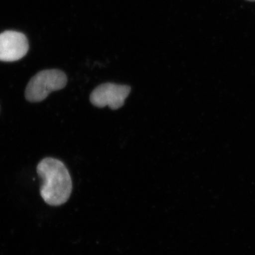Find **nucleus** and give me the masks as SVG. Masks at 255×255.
I'll return each instance as SVG.
<instances>
[{
    "mask_svg": "<svg viewBox=\"0 0 255 255\" xmlns=\"http://www.w3.org/2000/svg\"><path fill=\"white\" fill-rule=\"evenodd\" d=\"M42 180L41 195L48 205L58 206L68 201L73 190V182L66 166L58 159L46 157L37 166Z\"/></svg>",
    "mask_w": 255,
    "mask_h": 255,
    "instance_id": "obj_1",
    "label": "nucleus"
},
{
    "mask_svg": "<svg viewBox=\"0 0 255 255\" xmlns=\"http://www.w3.org/2000/svg\"><path fill=\"white\" fill-rule=\"evenodd\" d=\"M67 83V75L61 70L57 69L42 70L28 82L25 97L30 102H41L52 92L63 89Z\"/></svg>",
    "mask_w": 255,
    "mask_h": 255,
    "instance_id": "obj_2",
    "label": "nucleus"
},
{
    "mask_svg": "<svg viewBox=\"0 0 255 255\" xmlns=\"http://www.w3.org/2000/svg\"><path fill=\"white\" fill-rule=\"evenodd\" d=\"M131 88L128 85L115 83H104L96 87L90 95V102L100 108L110 107L113 110L123 107Z\"/></svg>",
    "mask_w": 255,
    "mask_h": 255,
    "instance_id": "obj_3",
    "label": "nucleus"
},
{
    "mask_svg": "<svg viewBox=\"0 0 255 255\" xmlns=\"http://www.w3.org/2000/svg\"><path fill=\"white\" fill-rule=\"evenodd\" d=\"M27 38L22 33L6 31L0 33V61L14 62L27 53Z\"/></svg>",
    "mask_w": 255,
    "mask_h": 255,
    "instance_id": "obj_4",
    "label": "nucleus"
},
{
    "mask_svg": "<svg viewBox=\"0 0 255 255\" xmlns=\"http://www.w3.org/2000/svg\"><path fill=\"white\" fill-rule=\"evenodd\" d=\"M248 1H255V0H248Z\"/></svg>",
    "mask_w": 255,
    "mask_h": 255,
    "instance_id": "obj_5",
    "label": "nucleus"
}]
</instances>
